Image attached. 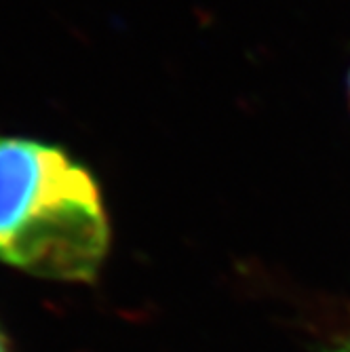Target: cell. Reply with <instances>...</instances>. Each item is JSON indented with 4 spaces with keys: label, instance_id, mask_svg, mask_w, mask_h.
Returning a JSON list of instances; mask_svg holds the SVG:
<instances>
[{
    "label": "cell",
    "instance_id": "7a4b0ae2",
    "mask_svg": "<svg viewBox=\"0 0 350 352\" xmlns=\"http://www.w3.org/2000/svg\"><path fill=\"white\" fill-rule=\"evenodd\" d=\"M325 352H350V338H344L342 342H338L336 346H331Z\"/></svg>",
    "mask_w": 350,
    "mask_h": 352
},
{
    "label": "cell",
    "instance_id": "277c9868",
    "mask_svg": "<svg viewBox=\"0 0 350 352\" xmlns=\"http://www.w3.org/2000/svg\"><path fill=\"white\" fill-rule=\"evenodd\" d=\"M348 93H350V74H348Z\"/></svg>",
    "mask_w": 350,
    "mask_h": 352
},
{
    "label": "cell",
    "instance_id": "6da1fadb",
    "mask_svg": "<svg viewBox=\"0 0 350 352\" xmlns=\"http://www.w3.org/2000/svg\"><path fill=\"white\" fill-rule=\"evenodd\" d=\"M110 249L100 186L59 146L0 135V262L39 278L91 283Z\"/></svg>",
    "mask_w": 350,
    "mask_h": 352
},
{
    "label": "cell",
    "instance_id": "3957f363",
    "mask_svg": "<svg viewBox=\"0 0 350 352\" xmlns=\"http://www.w3.org/2000/svg\"><path fill=\"white\" fill-rule=\"evenodd\" d=\"M0 352H9V346H7V340H5L3 331H0Z\"/></svg>",
    "mask_w": 350,
    "mask_h": 352
}]
</instances>
